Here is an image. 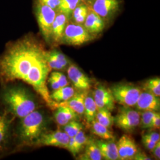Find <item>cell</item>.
<instances>
[{"label": "cell", "instance_id": "d6a6232c", "mask_svg": "<svg viewBox=\"0 0 160 160\" xmlns=\"http://www.w3.org/2000/svg\"><path fill=\"white\" fill-rule=\"evenodd\" d=\"M34 2L49 7L56 12H58L60 5V0H34Z\"/></svg>", "mask_w": 160, "mask_h": 160}, {"label": "cell", "instance_id": "8fae6325", "mask_svg": "<svg viewBox=\"0 0 160 160\" xmlns=\"http://www.w3.org/2000/svg\"><path fill=\"white\" fill-rule=\"evenodd\" d=\"M92 94L97 109H108L111 112L114 109L115 102L110 88L100 85L94 89Z\"/></svg>", "mask_w": 160, "mask_h": 160}, {"label": "cell", "instance_id": "ac0fdd59", "mask_svg": "<svg viewBox=\"0 0 160 160\" xmlns=\"http://www.w3.org/2000/svg\"><path fill=\"white\" fill-rule=\"evenodd\" d=\"M88 91L75 92L74 95L68 100L58 103V104L68 106L79 116L84 114V100Z\"/></svg>", "mask_w": 160, "mask_h": 160}, {"label": "cell", "instance_id": "5b68a950", "mask_svg": "<svg viewBox=\"0 0 160 160\" xmlns=\"http://www.w3.org/2000/svg\"><path fill=\"white\" fill-rule=\"evenodd\" d=\"M97 37L90 33L82 24L69 21L63 32L61 45L81 46L96 39Z\"/></svg>", "mask_w": 160, "mask_h": 160}, {"label": "cell", "instance_id": "8992f818", "mask_svg": "<svg viewBox=\"0 0 160 160\" xmlns=\"http://www.w3.org/2000/svg\"><path fill=\"white\" fill-rule=\"evenodd\" d=\"M114 102L126 107H135L142 90L130 83L115 84L110 88Z\"/></svg>", "mask_w": 160, "mask_h": 160}, {"label": "cell", "instance_id": "ba28073f", "mask_svg": "<svg viewBox=\"0 0 160 160\" xmlns=\"http://www.w3.org/2000/svg\"><path fill=\"white\" fill-rule=\"evenodd\" d=\"M140 113L131 107L122 106L113 117V123L126 132L133 131L140 123Z\"/></svg>", "mask_w": 160, "mask_h": 160}, {"label": "cell", "instance_id": "ffe728a7", "mask_svg": "<svg viewBox=\"0 0 160 160\" xmlns=\"http://www.w3.org/2000/svg\"><path fill=\"white\" fill-rule=\"evenodd\" d=\"M89 92H88L84 100V112L83 115L85 116L87 122L88 124H91L92 121L96 118L97 108L92 94Z\"/></svg>", "mask_w": 160, "mask_h": 160}, {"label": "cell", "instance_id": "d4e9b609", "mask_svg": "<svg viewBox=\"0 0 160 160\" xmlns=\"http://www.w3.org/2000/svg\"><path fill=\"white\" fill-rule=\"evenodd\" d=\"M81 2V0H60V5L58 12L63 13L70 20L71 14L75 8Z\"/></svg>", "mask_w": 160, "mask_h": 160}, {"label": "cell", "instance_id": "603a6c76", "mask_svg": "<svg viewBox=\"0 0 160 160\" xmlns=\"http://www.w3.org/2000/svg\"><path fill=\"white\" fill-rule=\"evenodd\" d=\"M91 124L92 132L94 135L102 138V139L114 140L115 137L113 133L110 131V130L108 128L103 126V125L98 123L95 119L92 121Z\"/></svg>", "mask_w": 160, "mask_h": 160}, {"label": "cell", "instance_id": "277c9868", "mask_svg": "<svg viewBox=\"0 0 160 160\" xmlns=\"http://www.w3.org/2000/svg\"><path fill=\"white\" fill-rule=\"evenodd\" d=\"M33 10L40 33L46 43L51 45L52 27L57 12L36 2H34Z\"/></svg>", "mask_w": 160, "mask_h": 160}, {"label": "cell", "instance_id": "52a82bcc", "mask_svg": "<svg viewBox=\"0 0 160 160\" xmlns=\"http://www.w3.org/2000/svg\"><path fill=\"white\" fill-rule=\"evenodd\" d=\"M123 3V0H94L89 7L108 24L119 14Z\"/></svg>", "mask_w": 160, "mask_h": 160}, {"label": "cell", "instance_id": "f546056e", "mask_svg": "<svg viewBox=\"0 0 160 160\" xmlns=\"http://www.w3.org/2000/svg\"><path fill=\"white\" fill-rule=\"evenodd\" d=\"M157 112L149 110L142 111L140 113L139 125L142 129H149L152 120Z\"/></svg>", "mask_w": 160, "mask_h": 160}, {"label": "cell", "instance_id": "484cf974", "mask_svg": "<svg viewBox=\"0 0 160 160\" xmlns=\"http://www.w3.org/2000/svg\"><path fill=\"white\" fill-rule=\"evenodd\" d=\"M46 53L48 55L55 60L64 70H65L70 65V61L67 57L57 49H52L50 51H46Z\"/></svg>", "mask_w": 160, "mask_h": 160}, {"label": "cell", "instance_id": "3957f363", "mask_svg": "<svg viewBox=\"0 0 160 160\" xmlns=\"http://www.w3.org/2000/svg\"><path fill=\"white\" fill-rule=\"evenodd\" d=\"M46 126L45 115L35 110L21 119L18 129L19 138L25 144L34 145L46 131Z\"/></svg>", "mask_w": 160, "mask_h": 160}, {"label": "cell", "instance_id": "9a60e30c", "mask_svg": "<svg viewBox=\"0 0 160 160\" xmlns=\"http://www.w3.org/2000/svg\"><path fill=\"white\" fill-rule=\"evenodd\" d=\"M106 25V23L103 19L90 8L86 20L83 24L86 30L90 33L97 36L103 32Z\"/></svg>", "mask_w": 160, "mask_h": 160}, {"label": "cell", "instance_id": "4fadbf2b", "mask_svg": "<svg viewBox=\"0 0 160 160\" xmlns=\"http://www.w3.org/2000/svg\"><path fill=\"white\" fill-rule=\"evenodd\" d=\"M69 21L64 14L57 12L52 27L51 45L57 46L61 45L65 29Z\"/></svg>", "mask_w": 160, "mask_h": 160}, {"label": "cell", "instance_id": "74e56055", "mask_svg": "<svg viewBox=\"0 0 160 160\" xmlns=\"http://www.w3.org/2000/svg\"><path fill=\"white\" fill-rule=\"evenodd\" d=\"M151 152L156 158V159L160 160V142H158L155 145L154 148L152 149Z\"/></svg>", "mask_w": 160, "mask_h": 160}, {"label": "cell", "instance_id": "30bf717a", "mask_svg": "<svg viewBox=\"0 0 160 160\" xmlns=\"http://www.w3.org/2000/svg\"><path fill=\"white\" fill-rule=\"evenodd\" d=\"M69 79L77 91H88L92 87V80L75 64H70L67 69Z\"/></svg>", "mask_w": 160, "mask_h": 160}, {"label": "cell", "instance_id": "cb8c5ba5", "mask_svg": "<svg viewBox=\"0 0 160 160\" xmlns=\"http://www.w3.org/2000/svg\"><path fill=\"white\" fill-rule=\"evenodd\" d=\"M95 120L109 129H111L112 127L114 125L113 117L112 115L111 112L108 109H97Z\"/></svg>", "mask_w": 160, "mask_h": 160}, {"label": "cell", "instance_id": "e575fe53", "mask_svg": "<svg viewBox=\"0 0 160 160\" xmlns=\"http://www.w3.org/2000/svg\"><path fill=\"white\" fill-rule=\"evenodd\" d=\"M160 115L159 112H157L155 114L152 122L150 124L149 129H160Z\"/></svg>", "mask_w": 160, "mask_h": 160}, {"label": "cell", "instance_id": "83f0119b", "mask_svg": "<svg viewBox=\"0 0 160 160\" xmlns=\"http://www.w3.org/2000/svg\"><path fill=\"white\" fill-rule=\"evenodd\" d=\"M74 138L75 157L77 155L80 154L82 149H84L89 138L86 136L85 132L82 130L79 132Z\"/></svg>", "mask_w": 160, "mask_h": 160}, {"label": "cell", "instance_id": "5bb4252c", "mask_svg": "<svg viewBox=\"0 0 160 160\" xmlns=\"http://www.w3.org/2000/svg\"><path fill=\"white\" fill-rule=\"evenodd\" d=\"M135 107L140 111L149 110L158 112L160 108V98L149 92L142 91Z\"/></svg>", "mask_w": 160, "mask_h": 160}, {"label": "cell", "instance_id": "f35d334b", "mask_svg": "<svg viewBox=\"0 0 160 160\" xmlns=\"http://www.w3.org/2000/svg\"><path fill=\"white\" fill-rule=\"evenodd\" d=\"M133 160H150L151 159L150 158H149L146 154L143 152H138V151L136 153V154L135 155Z\"/></svg>", "mask_w": 160, "mask_h": 160}, {"label": "cell", "instance_id": "1f68e13d", "mask_svg": "<svg viewBox=\"0 0 160 160\" xmlns=\"http://www.w3.org/2000/svg\"><path fill=\"white\" fill-rule=\"evenodd\" d=\"M51 76L57 81L61 87L68 86L69 84L68 80H67V77L63 74V73H61L58 71H55L52 72Z\"/></svg>", "mask_w": 160, "mask_h": 160}, {"label": "cell", "instance_id": "44dd1931", "mask_svg": "<svg viewBox=\"0 0 160 160\" xmlns=\"http://www.w3.org/2000/svg\"><path fill=\"white\" fill-rule=\"evenodd\" d=\"M75 90L74 88L67 86L60 87L56 90H53L50 94V97L53 101L56 103H61L65 102L71 98L74 95Z\"/></svg>", "mask_w": 160, "mask_h": 160}, {"label": "cell", "instance_id": "6da1fadb", "mask_svg": "<svg viewBox=\"0 0 160 160\" xmlns=\"http://www.w3.org/2000/svg\"><path fill=\"white\" fill-rule=\"evenodd\" d=\"M46 52L42 43L32 34L10 42L0 57V77L5 82L21 80L32 86L54 110L58 103L51 98L47 86L52 69Z\"/></svg>", "mask_w": 160, "mask_h": 160}, {"label": "cell", "instance_id": "4316f807", "mask_svg": "<svg viewBox=\"0 0 160 160\" xmlns=\"http://www.w3.org/2000/svg\"><path fill=\"white\" fill-rule=\"evenodd\" d=\"M143 89L157 97L160 96V78L158 77L147 80L143 84Z\"/></svg>", "mask_w": 160, "mask_h": 160}, {"label": "cell", "instance_id": "7a4b0ae2", "mask_svg": "<svg viewBox=\"0 0 160 160\" xmlns=\"http://www.w3.org/2000/svg\"><path fill=\"white\" fill-rule=\"evenodd\" d=\"M2 101L12 114L20 119L33 112L37 108L33 96L21 87L7 88L2 94Z\"/></svg>", "mask_w": 160, "mask_h": 160}, {"label": "cell", "instance_id": "d6986e66", "mask_svg": "<svg viewBox=\"0 0 160 160\" xmlns=\"http://www.w3.org/2000/svg\"><path fill=\"white\" fill-rule=\"evenodd\" d=\"M84 152L80 155L78 159L82 160H101L102 156L96 141L89 138L84 147Z\"/></svg>", "mask_w": 160, "mask_h": 160}, {"label": "cell", "instance_id": "4dcf8cb0", "mask_svg": "<svg viewBox=\"0 0 160 160\" xmlns=\"http://www.w3.org/2000/svg\"><path fill=\"white\" fill-rule=\"evenodd\" d=\"M9 125L10 122L6 114L0 113V144L2 143L6 139Z\"/></svg>", "mask_w": 160, "mask_h": 160}, {"label": "cell", "instance_id": "ab89813d", "mask_svg": "<svg viewBox=\"0 0 160 160\" xmlns=\"http://www.w3.org/2000/svg\"><path fill=\"white\" fill-rule=\"evenodd\" d=\"M81 1L82 2L84 3L87 6L89 7V6L91 5V4H92L94 0H81Z\"/></svg>", "mask_w": 160, "mask_h": 160}, {"label": "cell", "instance_id": "f1b7e54d", "mask_svg": "<svg viewBox=\"0 0 160 160\" xmlns=\"http://www.w3.org/2000/svg\"><path fill=\"white\" fill-rule=\"evenodd\" d=\"M83 129V125L77 120H72L63 126V131L69 137H74L75 136Z\"/></svg>", "mask_w": 160, "mask_h": 160}, {"label": "cell", "instance_id": "9c48e42d", "mask_svg": "<svg viewBox=\"0 0 160 160\" xmlns=\"http://www.w3.org/2000/svg\"><path fill=\"white\" fill-rule=\"evenodd\" d=\"M69 137L64 131H45L34 145L38 146H51L67 149Z\"/></svg>", "mask_w": 160, "mask_h": 160}, {"label": "cell", "instance_id": "e0dca14e", "mask_svg": "<svg viewBox=\"0 0 160 160\" xmlns=\"http://www.w3.org/2000/svg\"><path fill=\"white\" fill-rule=\"evenodd\" d=\"M54 118L56 122L60 126H63L72 120H78L79 115L68 106L57 104Z\"/></svg>", "mask_w": 160, "mask_h": 160}, {"label": "cell", "instance_id": "7c38bea8", "mask_svg": "<svg viewBox=\"0 0 160 160\" xmlns=\"http://www.w3.org/2000/svg\"><path fill=\"white\" fill-rule=\"evenodd\" d=\"M116 145L120 160H133L138 151L134 139L129 135H123L116 142Z\"/></svg>", "mask_w": 160, "mask_h": 160}, {"label": "cell", "instance_id": "8d00e7d4", "mask_svg": "<svg viewBox=\"0 0 160 160\" xmlns=\"http://www.w3.org/2000/svg\"><path fill=\"white\" fill-rule=\"evenodd\" d=\"M48 82L50 84V86L53 89V90H56L61 87L59 83L57 81L55 80L53 77H52V76L49 77V78L48 80Z\"/></svg>", "mask_w": 160, "mask_h": 160}, {"label": "cell", "instance_id": "d590c367", "mask_svg": "<svg viewBox=\"0 0 160 160\" xmlns=\"http://www.w3.org/2000/svg\"><path fill=\"white\" fill-rule=\"evenodd\" d=\"M142 143H143L144 147L146 148V149H147L150 151L154 148L155 145L157 144L156 142H155L154 141H152L145 138L142 137Z\"/></svg>", "mask_w": 160, "mask_h": 160}, {"label": "cell", "instance_id": "7402d4cb", "mask_svg": "<svg viewBox=\"0 0 160 160\" xmlns=\"http://www.w3.org/2000/svg\"><path fill=\"white\" fill-rule=\"evenodd\" d=\"M90 8L84 3L81 2L75 8L71 14L69 21L73 23L82 24L86 20Z\"/></svg>", "mask_w": 160, "mask_h": 160}, {"label": "cell", "instance_id": "2e32d148", "mask_svg": "<svg viewBox=\"0 0 160 160\" xmlns=\"http://www.w3.org/2000/svg\"><path fill=\"white\" fill-rule=\"evenodd\" d=\"M102 158L106 160H119L116 142L114 140L98 139L96 140Z\"/></svg>", "mask_w": 160, "mask_h": 160}, {"label": "cell", "instance_id": "836d02e7", "mask_svg": "<svg viewBox=\"0 0 160 160\" xmlns=\"http://www.w3.org/2000/svg\"><path fill=\"white\" fill-rule=\"evenodd\" d=\"M142 137L145 138L149 140L157 143L160 141V134L155 132H149L142 135Z\"/></svg>", "mask_w": 160, "mask_h": 160}]
</instances>
